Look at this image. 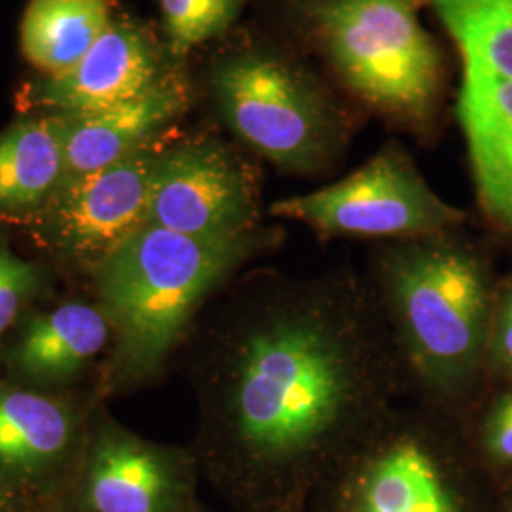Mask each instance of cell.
Instances as JSON below:
<instances>
[{"label": "cell", "instance_id": "15", "mask_svg": "<svg viewBox=\"0 0 512 512\" xmlns=\"http://www.w3.org/2000/svg\"><path fill=\"white\" fill-rule=\"evenodd\" d=\"M110 338L105 311L86 302H67L25 327L12 349V366L38 382L65 380L93 361Z\"/></svg>", "mask_w": 512, "mask_h": 512}, {"label": "cell", "instance_id": "6", "mask_svg": "<svg viewBox=\"0 0 512 512\" xmlns=\"http://www.w3.org/2000/svg\"><path fill=\"white\" fill-rule=\"evenodd\" d=\"M313 19L353 92L393 118L429 120L439 93L440 54L412 0H319Z\"/></svg>", "mask_w": 512, "mask_h": 512}, {"label": "cell", "instance_id": "3", "mask_svg": "<svg viewBox=\"0 0 512 512\" xmlns=\"http://www.w3.org/2000/svg\"><path fill=\"white\" fill-rule=\"evenodd\" d=\"M279 241L275 228L203 238L145 224L129 234L95 266L101 310L116 342V380L139 384L156 378L209 300Z\"/></svg>", "mask_w": 512, "mask_h": 512}, {"label": "cell", "instance_id": "4", "mask_svg": "<svg viewBox=\"0 0 512 512\" xmlns=\"http://www.w3.org/2000/svg\"><path fill=\"white\" fill-rule=\"evenodd\" d=\"M459 421L404 399L332 465L330 512H465Z\"/></svg>", "mask_w": 512, "mask_h": 512}, {"label": "cell", "instance_id": "2", "mask_svg": "<svg viewBox=\"0 0 512 512\" xmlns=\"http://www.w3.org/2000/svg\"><path fill=\"white\" fill-rule=\"evenodd\" d=\"M366 281L384 313L410 401L461 418L486 374L495 289L456 230L382 241Z\"/></svg>", "mask_w": 512, "mask_h": 512}, {"label": "cell", "instance_id": "16", "mask_svg": "<svg viewBox=\"0 0 512 512\" xmlns=\"http://www.w3.org/2000/svg\"><path fill=\"white\" fill-rule=\"evenodd\" d=\"M112 19L110 0H29L19 25L21 52L54 78L92 50Z\"/></svg>", "mask_w": 512, "mask_h": 512}, {"label": "cell", "instance_id": "8", "mask_svg": "<svg viewBox=\"0 0 512 512\" xmlns=\"http://www.w3.org/2000/svg\"><path fill=\"white\" fill-rule=\"evenodd\" d=\"M226 124L258 156L296 175L336 162L342 131L317 93L285 63L260 54L226 59L215 73Z\"/></svg>", "mask_w": 512, "mask_h": 512}, {"label": "cell", "instance_id": "21", "mask_svg": "<svg viewBox=\"0 0 512 512\" xmlns=\"http://www.w3.org/2000/svg\"><path fill=\"white\" fill-rule=\"evenodd\" d=\"M488 368H494L497 374L512 382V277L495 293L486 346V372Z\"/></svg>", "mask_w": 512, "mask_h": 512}, {"label": "cell", "instance_id": "11", "mask_svg": "<svg viewBox=\"0 0 512 512\" xmlns=\"http://www.w3.org/2000/svg\"><path fill=\"white\" fill-rule=\"evenodd\" d=\"M162 148L154 143L118 164L67 179L46 205L57 249L93 268L147 224L150 186Z\"/></svg>", "mask_w": 512, "mask_h": 512}, {"label": "cell", "instance_id": "17", "mask_svg": "<svg viewBox=\"0 0 512 512\" xmlns=\"http://www.w3.org/2000/svg\"><path fill=\"white\" fill-rule=\"evenodd\" d=\"M63 179L59 116L25 120L0 135V213L42 207Z\"/></svg>", "mask_w": 512, "mask_h": 512}, {"label": "cell", "instance_id": "1", "mask_svg": "<svg viewBox=\"0 0 512 512\" xmlns=\"http://www.w3.org/2000/svg\"><path fill=\"white\" fill-rule=\"evenodd\" d=\"M226 291L192 359L202 456L245 494H291L408 397L403 366L365 274L262 268Z\"/></svg>", "mask_w": 512, "mask_h": 512}, {"label": "cell", "instance_id": "5", "mask_svg": "<svg viewBox=\"0 0 512 512\" xmlns=\"http://www.w3.org/2000/svg\"><path fill=\"white\" fill-rule=\"evenodd\" d=\"M461 57L458 120L476 198L512 238V0H427Z\"/></svg>", "mask_w": 512, "mask_h": 512}, {"label": "cell", "instance_id": "19", "mask_svg": "<svg viewBox=\"0 0 512 512\" xmlns=\"http://www.w3.org/2000/svg\"><path fill=\"white\" fill-rule=\"evenodd\" d=\"M475 444L486 463L512 469V384L494 393L476 418Z\"/></svg>", "mask_w": 512, "mask_h": 512}, {"label": "cell", "instance_id": "22", "mask_svg": "<svg viewBox=\"0 0 512 512\" xmlns=\"http://www.w3.org/2000/svg\"><path fill=\"white\" fill-rule=\"evenodd\" d=\"M0 512H37L33 511L21 497L14 494L8 486L0 482Z\"/></svg>", "mask_w": 512, "mask_h": 512}, {"label": "cell", "instance_id": "12", "mask_svg": "<svg viewBox=\"0 0 512 512\" xmlns=\"http://www.w3.org/2000/svg\"><path fill=\"white\" fill-rule=\"evenodd\" d=\"M84 450L73 412L52 397L0 382V482L33 511L59 512Z\"/></svg>", "mask_w": 512, "mask_h": 512}, {"label": "cell", "instance_id": "10", "mask_svg": "<svg viewBox=\"0 0 512 512\" xmlns=\"http://www.w3.org/2000/svg\"><path fill=\"white\" fill-rule=\"evenodd\" d=\"M59 512H196L192 458L109 425L84 450Z\"/></svg>", "mask_w": 512, "mask_h": 512}, {"label": "cell", "instance_id": "20", "mask_svg": "<svg viewBox=\"0 0 512 512\" xmlns=\"http://www.w3.org/2000/svg\"><path fill=\"white\" fill-rule=\"evenodd\" d=\"M35 289V268L0 245V336L16 323Z\"/></svg>", "mask_w": 512, "mask_h": 512}, {"label": "cell", "instance_id": "13", "mask_svg": "<svg viewBox=\"0 0 512 512\" xmlns=\"http://www.w3.org/2000/svg\"><path fill=\"white\" fill-rule=\"evenodd\" d=\"M162 78L150 38L133 23L112 19L73 69L38 84L35 99L54 116H78L135 99Z\"/></svg>", "mask_w": 512, "mask_h": 512}, {"label": "cell", "instance_id": "18", "mask_svg": "<svg viewBox=\"0 0 512 512\" xmlns=\"http://www.w3.org/2000/svg\"><path fill=\"white\" fill-rule=\"evenodd\" d=\"M165 33L175 54H186L224 33L238 18L243 0H158Z\"/></svg>", "mask_w": 512, "mask_h": 512}, {"label": "cell", "instance_id": "14", "mask_svg": "<svg viewBox=\"0 0 512 512\" xmlns=\"http://www.w3.org/2000/svg\"><path fill=\"white\" fill-rule=\"evenodd\" d=\"M184 88L162 78L152 90L109 109L59 116L65 148V179L118 164L154 143L184 107Z\"/></svg>", "mask_w": 512, "mask_h": 512}, {"label": "cell", "instance_id": "23", "mask_svg": "<svg viewBox=\"0 0 512 512\" xmlns=\"http://www.w3.org/2000/svg\"><path fill=\"white\" fill-rule=\"evenodd\" d=\"M511 512H512V507H511Z\"/></svg>", "mask_w": 512, "mask_h": 512}, {"label": "cell", "instance_id": "9", "mask_svg": "<svg viewBox=\"0 0 512 512\" xmlns=\"http://www.w3.org/2000/svg\"><path fill=\"white\" fill-rule=\"evenodd\" d=\"M147 224L203 238L253 232L260 228L255 175L217 141L162 148L150 186Z\"/></svg>", "mask_w": 512, "mask_h": 512}, {"label": "cell", "instance_id": "7", "mask_svg": "<svg viewBox=\"0 0 512 512\" xmlns=\"http://www.w3.org/2000/svg\"><path fill=\"white\" fill-rule=\"evenodd\" d=\"M270 213L325 238L380 241L456 230L465 219L429 186L401 145H387L336 183L272 203Z\"/></svg>", "mask_w": 512, "mask_h": 512}]
</instances>
